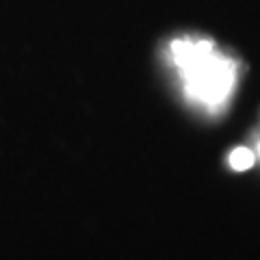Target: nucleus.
<instances>
[{
  "mask_svg": "<svg viewBox=\"0 0 260 260\" xmlns=\"http://www.w3.org/2000/svg\"><path fill=\"white\" fill-rule=\"evenodd\" d=\"M258 156H260V143H258Z\"/></svg>",
  "mask_w": 260,
  "mask_h": 260,
  "instance_id": "3",
  "label": "nucleus"
},
{
  "mask_svg": "<svg viewBox=\"0 0 260 260\" xmlns=\"http://www.w3.org/2000/svg\"><path fill=\"white\" fill-rule=\"evenodd\" d=\"M167 61L180 80L182 93L208 115L221 113L237 91L241 63L206 37H176L167 46Z\"/></svg>",
  "mask_w": 260,
  "mask_h": 260,
  "instance_id": "1",
  "label": "nucleus"
},
{
  "mask_svg": "<svg viewBox=\"0 0 260 260\" xmlns=\"http://www.w3.org/2000/svg\"><path fill=\"white\" fill-rule=\"evenodd\" d=\"M230 167L232 169H237V172H241V169H249L251 165H254V160H256V154L247 150V148H237V150H232L230 154Z\"/></svg>",
  "mask_w": 260,
  "mask_h": 260,
  "instance_id": "2",
  "label": "nucleus"
}]
</instances>
